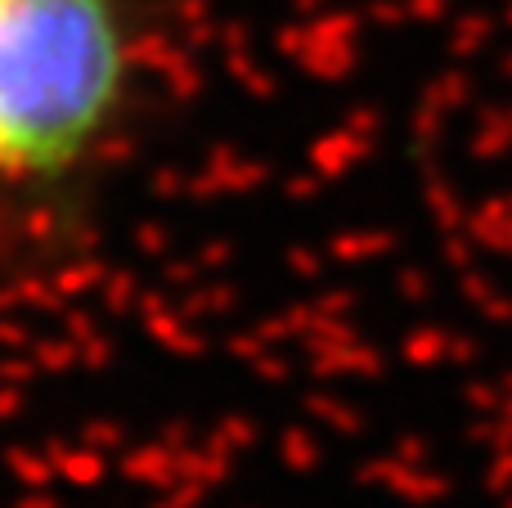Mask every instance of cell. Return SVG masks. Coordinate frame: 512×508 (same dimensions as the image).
I'll use <instances>...</instances> for the list:
<instances>
[{
	"label": "cell",
	"mask_w": 512,
	"mask_h": 508,
	"mask_svg": "<svg viewBox=\"0 0 512 508\" xmlns=\"http://www.w3.org/2000/svg\"><path fill=\"white\" fill-rule=\"evenodd\" d=\"M131 77L122 0H0V185H54L86 167Z\"/></svg>",
	"instance_id": "1"
}]
</instances>
